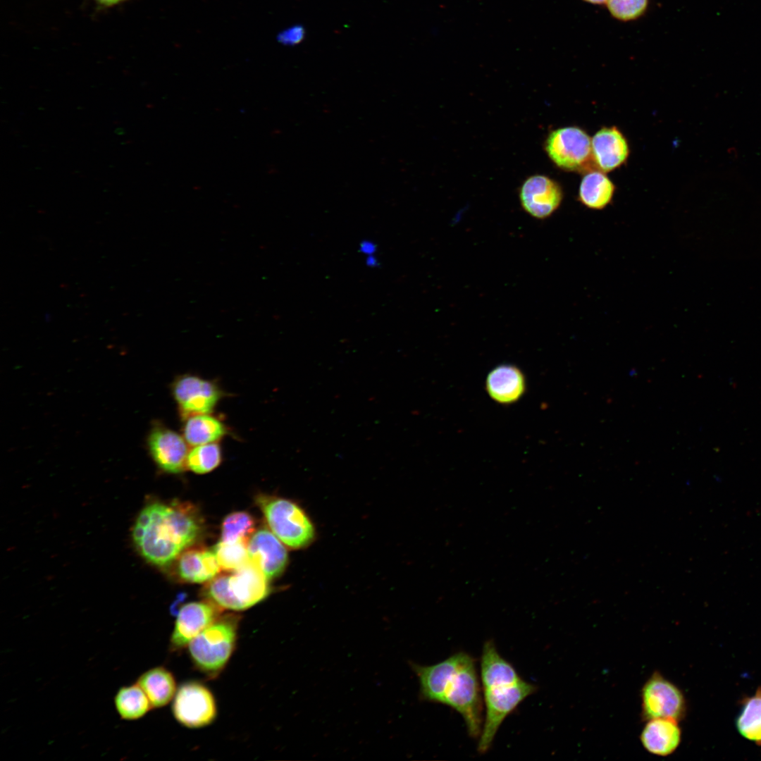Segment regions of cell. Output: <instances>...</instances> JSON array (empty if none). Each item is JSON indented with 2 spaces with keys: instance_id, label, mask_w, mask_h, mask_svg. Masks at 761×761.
I'll return each instance as SVG.
<instances>
[{
  "instance_id": "8fae6325",
  "label": "cell",
  "mask_w": 761,
  "mask_h": 761,
  "mask_svg": "<svg viewBox=\"0 0 761 761\" xmlns=\"http://www.w3.org/2000/svg\"><path fill=\"white\" fill-rule=\"evenodd\" d=\"M147 446L153 461L164 472L180 474L187 468L188 443L183 435L163 423H153Z\"/></svg>"
},
{
  "instance_id": "7c38bea8",
  "label": "cell",
  "mask_w": 761,
  "mask_h": 761,
  "mask_svg": "<svg viewBox=\"0 0 761 761\" xmlns=\"http://www.w3.org/2000/svg\"><path fill=\"white\" fill-rule=\"evenodd\" d=\"M223 609L210 600L192 602L184 605L177 615L171 637V648L181 650L214 622Z\"/></svg>"
},
{
  "instance_id": "f1b7e54d",
  "label": "cell",
  "mask_w": 761,
  "mask_h": 761,
  "mask_svg": "<svg viewBox=\"0 0 761 761\" xmlns=\"http://www.w3.org/2000/svg\"><path fill=\"white\" fill-rule=\"evenodd\" d=\"M304 37L305 29L303 26L297 25L282 31L277 39L283 44L296 45L300 43Z\"/></svg>"
},
{
  "instance_id": "7a4b0ae2",
  "label": "cell",
  "mask_w": 761,
  "mask_h": 761,
  "mask_svg": "<svg viewBox=\"0 0 761 761\" xmlns=\"http://www.w3.org/2000/svg\"><path fill=\"white\" fill-rule=\"evenodd\" d=\"M426 696L430 702L459 713L469 734L479 737L483 704L475 660L470 655L459 652L435 664L427 679Z\"/></svg>"
},
{
  "instance_id": "d6986e66",
  "label": "cell",
  "mask_w": 761,
  "mask_h": 761,
  "mask_svg": "<svg viewBox=\"0 0 761 761\" xmlns=\"http://www.w3.org/2000/svg\"><path fill=\"white\" fill-rule=\"evenodd\" d=\"M486 389L492 399L502 404L517 401L525 390V378L516 366L502 365L487 376Z\"/></svg>"
},
{
  "instance_id": "30bf717a",
  "label": "cell",
  "mask_w": 761,
  "mask_h": 761,
  "mask_svg": "<svg viewBox=\"0 0 761 761\" xmlns=\"http://www.w3.org/2000/svg\"><path fill=\"white\" fill-rule=\"evenodd\" d=\"M172 710L176 720L188 728L210 724L216 716V705L211 692L203 684L190 681L182 684L175 693Z\"/></svg>"
},
{
  "instance_id": "484cf974",
  "label": "cell",
  "mask_w": 761,
  "mask_h": 761,
  "mask_svg": "<svg viewBox=\"0 0 761 761\" xmlns=\"http://www.w3.org/2000/svg\"><path fill=\"white\" fill-rule=\"evenodd\" d=\"M255 529V521L246 512H235L228 514L221 526V541L225 543L241 540H249Z\"/></svg>"
},
{
  "instance_id": "4fadbf2b",
  "label": "cell",
  "mask_w": 761,
  "mask_h": 761,
  "mask_svg": "<svg viewBox=\"0 0 761 761\" xmlns=\"http://www.w3.org/2000/svg\"><path fill=\"white\" fill-rule=\"evenodd\" d=\"M519 195L523 209L537 219L550 216L559 208L563 198L559 184L543 175L528 178L521 185Z\"/></svg>"
},
{
  "instance_id": "d4e9b609",
  "label": "cell",
  "mask_w": 761,
  "mask_h": 761,
  "mask_svg": "<svg viewBox=\"0 0 761 761\" xmlns=\"http://www.w3.org/2000/svg\"><path fill=\"white\" fill-rule=\"evenodd\" d=\"M221 460L222 452L218 443L200 445L189 451L187 466L195 474H204L215 469Z\"/></svg>"
},
{
  "instance_id": "cb8c5ba5",
  "label": "cell",
  "mask_w": 761,
  "mask_h": 761,
  "mask_svg": "<svg viewBox=\"0 0 761 761\" xmlns=\"http://www.w3.org/2000/svg\"><path fill=\"white\" fill-rule=\"evenodd\" d=\"M736 725L741 736L761 745V687L743 700Z\"/></svg>"
},
{
  "instance_id": "e0dca14e",
  "label": "cell",
  "mask_w": 761,
  "mask_h": 761,
  "mask_svg": "<svg viewBox=\"0 0 761 761\" xmlns=\"http://www.w3.org/2000/svg\"><path fill=\"white\" fill-rule=\"evenodd\" d=\"M220 569L214 550L187 548L178 557L177 573L185 582L209 581L217 576Z\"/></svg>"
},
{
  "instance_id": "ffe728a7",
  "label": "cell",
  "mask_w": 761,
  "mask_h": 761,
  "mask_svg": "<svg viewBox=\"0 0 761 761\" xmlns=\"http://www.w3.org/2000/svg\"><path fill=\"white\" fill-rule=\"evenodd\" d=\"M137 683L146 693L153 707L166 705L176 693L173 674L163 667H156L146 671L140 676Z\"/></svg>"
},
{
  "instance_id": "4dcf8cb0",
  "label": "cell",
  "mask_w": 761,
  "mask_h": 761,
  "mask_svg": "<svg viewBox=\"0 0 761 761\" xmlns=\"http://www.w3.org/2000/svg\"><path fill=\"white\" fill-rule=\"evenodd\" d=\"M583 1H586L588 3H590V4H595V5L599 4L600 5V4H606L607 0H583Z\"/></svg>"
},
{
  "instance_id": "83f0119b",
  "label": "cell",
  "mask_w": 761,
  "mask_h": 761,
  "mask_svg": "<svg viewBox=\"0 0 761 761\" xmlns=\"http://www.w3.org/2000/svg\"><path fill=\"white\" fill-rule=\"evenodd\" d=\"M610 13L621 21H631L642 16L648 6V0H607Z\"/></svg>"
},
{
  "instance_id": "9a60e30c",
  "label": "cell",
  "mask_w": 761,
  "mask_h": 761,
  "mask_svg": "<svg viewBox=\"0 0 761 761\" xmlns=\"http://www.w3.org/2000/svg\"><path fill=\"white\" fill-rule=\"evenodd\" d=\"M593 161L602 172L611 171L628 158L629 150L627 141L616 128H603L591 140Z\"/></svg>"
},
{
  "instance_id": "ba28073f",
  "label": "cell",
  "mask_w": 761,
  "mask_h": 761,
  "mask_svg": "<svg viewBox=\"0 0 761 761\" xmlns=\"http://www.w3.org/2000/svg\"><path fill=\"white\" fill-rule=\"evenodd\" d=\"M641 697L643 721L666 718L680 722L686 715V702L682 691L657 672L643 684Z\"/></svg>"
},
{
  "instance_id": "5b68a950",
  "label": "cell",
  "mask_w": 761,
  "mask_h": 761,
  "mask_svg": "<svg viewBox=\"0 0 761 761\" xmlns=\"http://www.w3.org/2000/svg\"><path fill=\"white\" fill-rule=\"evenodd\" d=\"M256 502L270 529L285 546L302 549L315 540L314 524L297 503L266 495H259Z\"/></svg>"
},
{
  "instance_id": "6da1fadb",
  "label": "cell",
  "mask_w": 761,
  "mask_h": 761,
  "mask_svg": "<svg viewBox=\"0 0 761 761\" xmlns=\"http://www.w3.org/2000/svg\"><path fill=\"white\" fill-rule=\"evenodd\" d=\"M202 524L200 514L190 503L153 502L138 515L132 538L137 550L148 562L165 567L197 540Z\"/></svg>"
},
{
  "instance_id": "7402d4cb",
  "label": "cell",
  "mask_w": 761,
  "mask_h": 761,
  "mask_svg": "<svg viewBox=\"0 0 761 761\" xmlns=\"http://www.w3.org/2000/svg\"><path fill=\"white\" fill-rule=\"evenodd\" d=\"M614 185L602 171H592L583 178L579 191V198L586 207L601 210L612 201Z\"/></svg>"
},
{
  "instance_id": "4316f807",
  "label": "cell",
  "mask_w": 761,
  "mask_h": 761,
  "mask_svg": "<svg viewBox=\"0 0 761 761\" xmlns=\"http://www.w3.org/2000/svg\"><path fill=\"white\" fill-rule=\"evenodd\" d=\"M249 540H241L230 543L220 541L213 550L221 569L233 571L245 564L249 560Z\"/></svg>"
},
{
  "instance_id": "f546056e",
  "label": "cell",
  "mask_w": 761,
  "mask_h": 761,
  "mask_svg": "<svg viewBox=\"0 0 761 761\" xmlns=\"http://www.w3.org/2000/svg\"><path fill=\"white\" fill-rule=\"evenodd\" d=\"M97 7L107 9L121 5L129 0H92Z\"/></svg>"
},
{
  "instance_id": "52a82bcc",
  "label": "cell",
  "mask_w": 761,
  "mask_h": 761,
  "mask_svg": "<svg viewBox=\"0 0 761 761\" xmlns=\"http://www.w3.org/2000/svg\"><path fill=\"white\" fill-rule=\"evenodd\" d=\"M548 157L559 168L581 171L592 161L591 140L577 127H564L552 131L545 142Z\"/></svg>"
},
{
  "instance_id": "5bb4252c",
  "label": "cell",
  "mask_w": 761,
  "mask_h": 761,
  "mask_svg": "<svg viewBox=\"0 0 761 761\" xmlns=\"http://www.w3.org/2000/svg\"><path fill=\"white\" fill-rule=\"evenodd\" d=\"M249 558L269 579L280 576L285 569L288 555L284 544L266 528L255 531L248 543Z\"/></svg>"
},
{
  "instance_id": "8992f818",
  "label": "cell",
  "mask_w": 761,
  "mask_h": 761,
  "mask_svg": "<svg viewBox=\"0 0 761 761\" xmlns=\"http://www.w3.org/2000/svg\"><path fill=\"white\" fill-rule=\"evenodd\" d=\"M536 690L535 685L523 679L513 684L483 689L485 717L479 736L480 753L488 750L505 719Z\"/></svg>"
},
{
  "instance_id": "44dd1931",
  "label": "cell",
  "mask_w": 761,
  "mask_h": 761,
  "mask_svg": "<svg viewBox=\"0 0 761 761\" xmlns=\"http://www.w3.org/2000/svg\"><path fill=\"white\" fill-rule=\"evenodd\" d=\"M184 420L183 437L193 447L216 443L228 433L226 426L211 414L194 415Z\"/></svg>"
},
{
  "instance_id": "277c9868",
  "label": "cell",
  "mask_w": 761,
  "mask_h": 761,
  "mask_svg": "<svg viewBox=\"0 0 761 761\" xmlns=\"http://www.w3.org/2000/svg\"><path fill=\"white\" fill-rule=\"evenodd\" d=\"M240 619L236 615L220 616L188 645L197 668L211 677L225 667L235 646Z\"/></svg>"
},
{
  "instance_id": "9c48e42d",
  "label": "cell",
  "mask_w": 761,
  "mask_h": 761,
  "mask_svg": "<svg viewBox=\"0 0 761 761\" xmlns=\"http://www.w3.org/2000/svg\"><path fill=\"white\" fill-rule=\"evenodd\" d=\"M181 417L211 414L223 393L214 382L192 374L182 375L171 385Z\"/></svg>"
},
{
  "instance_id": "3957f363",
  "label": "cell",
  "mask_w": 761,
  "mask_h": 761,
  "mask_svg": "<svg viewBox=\"0 0 761 761\" xmlns=\"http://www.w3.org/2000/svg\"><path fill=\"white\" fill-rule=\"evenodd\" d=\"M268 579L251 559L230 574L214 577L204 595L221 609L240 611L263 600L269 593Z\"/></svg>"
},
{
  "instance_id": "2e32d148",
  "label": "cell",
  "mask_w": 761,
  "mask_h": 761,
  "mask_svg": "<svg viewBox=\"0 0 761 761\" xmlns=\"http://www.w3.org/2000/svg\"><path fill=\"white\" fill-rule=\"evenodd\" d=\"M640 741L650 753L657 756H668L676 751L681 740L679 722L671 719L658 718L646 721Z\"/></svg>"
},
{
  "instance_id": "603a6c76",
  "label": "cell",
  "mask_w": 761,
  "mask_h": 761,
  "mask_svg": "<svg viewBox=\"0 0 761 761\" xmlns=\"http://www.w3.org/2000/svg\"><path fill=\"white\" fill-rule=\"evenodd\" d=\"M114 705L120 719L127 721L142 718L153 707L137 683L120 688L114 697Z\"/></svg>"
},
{
  "instance_id": "ac0fdd59",
  "label": "cell",
  "mask_w": 761,
  "mask_h": 761,
  "mask_svg": "<svg viewBox=\"0 0 761 761\" xmlns=\"http://www.w3.org/2000/svg\"><path fill=\"white\" fill-rule=\"evenodd\" d=\"M480 667L483 689L513 684L522 680L512 664L500 655L492 640L483 645Z\"/></svg>"
}]
</instances>
